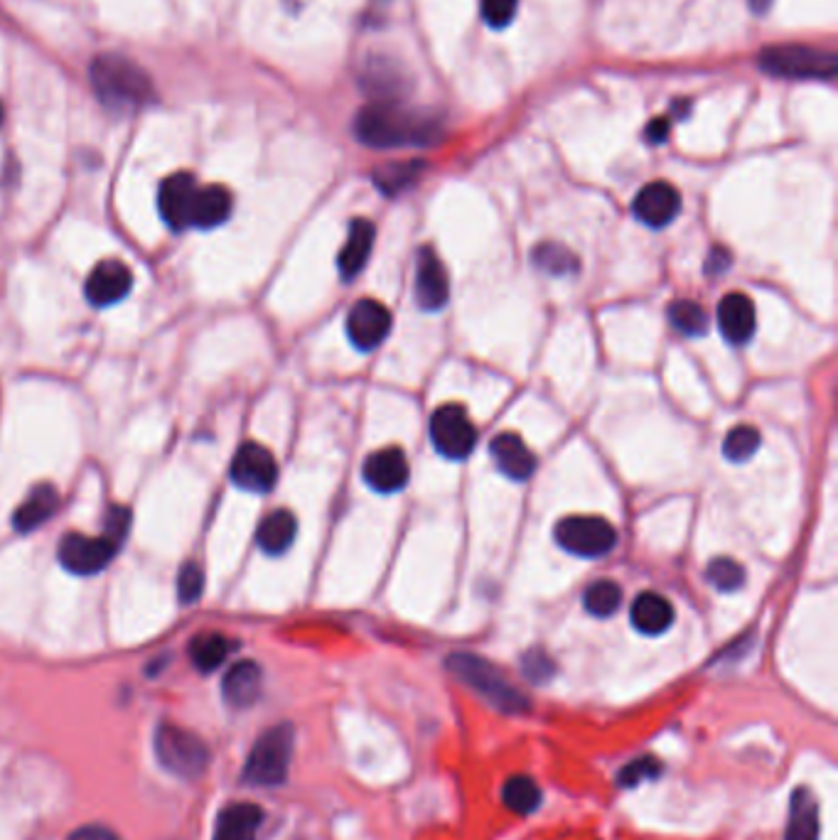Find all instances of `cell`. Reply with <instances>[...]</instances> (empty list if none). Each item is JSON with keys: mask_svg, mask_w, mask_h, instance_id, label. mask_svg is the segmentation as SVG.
Wrapping results in <instances>:
<instances>
[{"mask_svg": "<svg viewBox=\"0 0 838 840\" xmlns=\"http://www.w3.org/2000/svg\"><path fill=\"white\" fill-rule=\"evenodd\" d=\"M354 135L366 148H428L440 141L443 129L435 115L421 109H408L401 101H374L354 119Z\"/></svg>", "mask_w": 838, "mask_h": 840, "instance_id": "cell-1", "label": "cell"}, {"mask_svg": "<svg viewBox=\"0 0 838 840\" xmlns=\"http://www.w3.org/2000/svg\"><path fill=\"white\" fill-rule=\"evenodd\" d=\"M89 77L97 99L111 111H135L155 99L151 77L145 75V69H141L135 62L125 57H97L91 65Z\"/></svg>", "mask_w": 838, "mask_h": 840, "instance_id": "cell-2", "label": "cell"}, {"mask_svg": "<svg viewBox=\"0 0 838 840\" xmlns=\"http://www.w3.org/2000/svg\"><path fill=\"white\" fill-rule=\"evenodd\" d=\"M445 668L460 684L475 690L482 700L505 712V716H521V712L529 710V698L515 684H509L505 674H499L497 666H492L489 661L475 654H453L448 656Z\"/></svg>", "mask_w": 838, "mask_h": 840, "instance_id": "cell-3", "label": "cell"}, {"mask_svg": "<svg viewBox=\"0 0 838 840\" xmlns=\"http://www.w3.org/2000/svg\"><path fill=\"white\" fill-rule=\"evenodd\" d=\"M293 748H296V730L290 722L268 728L251 748L244 764V782L251 786H280L288 780Z\"/></svg>", "mask_w": 838, "mask_h": 840, "instance_id": "cell-4", "label": "cell"}, {"mask_svg": "<svg viewBox=\"0 0 838 840\" xmlns=\"http://www.w3.org/2000/svg\"><path fill=\"white\" fill-rule=\"evenodd\" d=\"M762 71L778 79H800V81H831L838 71V59L834 52H824L809 45H772L758 55Z\"/></svg>", "mask_w": 838, "mask_h": 840, "instance_id": "cell-5", "label": "cell"}, {"mask_svg": "<svg viewBox=\"0 0 838 840\" xmlns=\"http://www.w3.org/2000/svg\"><path fill=\"white\" fill-rule=\"evenodd\" d=\"M153 748L163 770L170 772L173 776H180V780H197V776H202L207 772L209 760H212V752H209L207 742L200 734L180 726H173V722L158 726L153 738Z\"/></svg>", "mask_w": 838, "mask_h": 840, "instance_id": "cell-6", "label": "cell"}, {"mask_svg": "<svg viewBox=\"0 0 838 840\" xmlns=\"http://www.w3.org/2000/svg\"><path fill=\"white\" fill-rule=\"evenodd\" d=\"M556 543L575 559H603L617 545V531L603 517H565L556 523Z\"/></svg>", "mask_w": 838, "mask_h": 840, "instance_id": "cell-7", "label": "cell"}, {"mask_svg": "<svg viewBox=\"0 0 838 840\" xmlns=\"http://www.w3.org/2000/svg\"><path fill=\"white\" fill-rule=\"evenodd\" d=\"M431 443L440 457L445 460H467L477 445V428L470 420L467 411L457 404H445L431 416Z\"/></svg>", "mask_w": 838, "mask_h": 840, "instance_id": "cell-8", "label": "cell"}, {"mask_svg": "<svg viewBox=\"0 0 838 840\" xmlns=\"http://www.w3.org/2000/svg\"><path fill=\"white\" fill-rule=\"evenodd\" d=\"M119 545L113 543L107 535H81L69 533L65 541L59 543V563L65 565L69 573L75 575H97L99 571L107 568L113 555H117Z\"/></svg>", "mask_w": 838, "mask_h": 840, "instance_id": "cell-9", "label": "cell"}, {"mask_svg": "<svg viewBox=\"0 0 838 840\" xmlns=\"http://www.w3.org/2000/svg\"><path fill=\"white\" fill-rule=\"evenodd\" d=\"M278 479V465L271 450L258 443H244L232 460V482L236 487L264 495L271 491Z\"/></svg>", "mask_w": 838, "mask_h": 840, "instance_id": "cell-10", "label": "cell"}, {"mask_svg": "<svg viewBox=\"0 0 838 840\" xmlns=\"http://www.w3.org/2000/svg\"><path fill=\"white\" fill-rule=\"evenodd\" d=\"M348 338L352 346H357L360 352H372L376 346H382L392 332V312L386 310L382 302L376 300H357L348 312V322H344Z\"/></svg>", "mask_w": 838, "mask_h": 840, "instance_id": "cell-11", "label": "cell"}, {"mask_svg": "<svg viewBox=\"0 0 838 840\" xmlns=\"http://www.w3.org/2000/svg\"><path fill=\"white\" fill-rule=\"evenodd\" d=\"M679 212H681V195L674 185H669L664 180L644 185L632 202L635 219L649 229L669 226L679 217Z\"/></svg>", "mask_w": 838, "mask_h": 840, "instance_id": "cell-12", "label": "cell"}, {"mask_svg": "<svg viewBox=\"0 0 838 840\" xmlns=\"http://www.w3.org/2000/svg\"><path fill=\"white\" fill-rule=\"evenodd\" d=\"M362 477L376 495H396L408 485L411 469L401 447H384L364 460Z\"/></svg>", "mask_w": 838, "mask_h": 840, "instance_id": "cell-13", "label": "cell"}, {"mask_svg": "<svg viewBox=\"0 0 838 840\" xmlns=\"http://www.w3.org/2000/svg\"><path fill=\"white\" fill-rule=\"evenodd\" d=\"M133 288V273L123 261H101L89 273L84 296L93 308H111L129 296Z\"/></svg>", "mask_w": 838, "mask_h": 840, "instance_id": "cell-14", "label": "cell"}, {"mask_svg": "<svg viewBox=\"0 0 838 840\" xmlns=\"http://www.w3.org/2000/svg\"><path fill=\"white\" fill-rule=\"evenodd\" d=\"M450 283L448 273L431 246L418 251L416 261V302L426 312H438L448 306Z\"/></svg>", "mask_w": 838, "mask_h": 840, "instance_id": "cell-15", "label": "cell"}, {"mask_svg": "<svg viewBox=\"0 0 838 840\" xmlns=\"http://www.w3.org/2000/svg\"><path fill=\"white\" fill-rule=\"evenodd\" d=\"M197 190H200V187H197L195 177L187 173H175L161 185L158 207L167 226L170 229L190 226Z\"/></svg>", "mask_w": 838, "mask_h": 840, "instance_id": "cell-16", "label": "cell"}, {"mask_svg": "<svg viewBox=\"0 0 838 840\" xmlns=\"http://www.w3.org/2000/svg\"><path fill=\"white\" fill-rule=\"evenodd\" d=\"M758 328V314L746 292H728L718 302V330L723 340L732 346H742L752 340Z\"/></svg>", "mask_w": 838, "mask_h": 840, "instance_id": "cell-17", "label": "cell"}, {"mask_svg": "<svg viewBox=\"0 0 838 840\" xmlns=\"http://www.w3.org/2000/svg\"><path fill=\"white\" fill-rule=\"evenodd\" d=\"M489 455L501 475L511 482H527L537 472V457L517 433H499L492 438Z\"/></svg>", "mask_w": 838, "mask_h": 840, "instance_id": "cell-18", "label": "cell"}, {"mask_svg": "<svg viewBox=\"0 0 838 840\" xmlns=\"http://www.w3.org/2000/svg\"><path fill=\"white\" fill-rule=\"evenodd\" d=\"M630 622L639 634L659 637L674 625V605L659 593H639L630 607Z\"/></svg>", "mask_w": 838, "mask_h": 840, "instance_id": "cell-19", "label": "cell"}, {"mask_svg": "<svg viewBox=\"0 0 838 840\" xmlns=\"http://www.w3.org/2000/svg\"><path fill=\"white\" fill-rule=\"evenodd\" d=\"M261 684H264V674H261L256 661H236L222 678V696L227 706L239 710L251 708L261 696Z\"/></svg>", "mask_w": 838, "mask_h": 840, "instance_id": "cell-20", "label": "cell"}, {"mask_svg": "<svg viewBox=\"0 0 838 840\" xmlns=\"http://www.w3.org/2000/svg\"><path fill=\"white\" fill-rule=\"evenodd\" d=\"M374 239H376V229L370 219H354V222L350 224L348 241H344V246L338 256V268H340L342 280L357 278L364 270L366 261H370L372 256Z\"/></svg>", "mask_w": 838, "mask_h": 840, "instance_id": "cell-21", "label": "cell"}, {"mask_svg": "<svg viewBox=\"0 0 838 840\" xmlns=\"http://www.w3.org/2000/svg\"><path fill=\"white\" fill-rule=\"evenodd\" d=\"M261 824H264L261 806L249 802L229 804L217 816L212 840H256Z\"/></svg>", "mask_w": 838, "mask_h": 840, "instance_id": "cell-22", "label": "cell"}, {"mask_svg": "<svg viewBox=\"0 0 838 840\" xmlns=\"http://www.w3.org/2000/svg\"><path fill=\"white\" fill-rule=\"evenodd\" d=\"M819 802H816L812 789L800 786L790 799V818L784 840H819Z\"/></svg>", "mask_w": 838, "mask_h": 840, "instance_id": "cell-23", "label": "cell"}, {"mask_svg": "<svg viewBox=\"0 0 838 840\" xmlns=\"http://www.w3.org/2000/svg\"><path fill=\"white\" fill-rule=\"evenodd\" d=\"M298 535V519L288 509H276L261 521L256 531L258 549L268 555H283Z\"/></svg>", "mask_w": 838, "mask_h": 840, "instance_id": "cell-24", "label": "cell"}, {"mask_svg": "<svg viewBox=\"0 0 838 840\" xmlns=\"http://www.w3.org/2000/svg\"><path fill=\"white\" fill-rule=\"evenodd\" d=\"M57 507H59L57 489L52 485H37L13 513V527L20 533L35 531L42 527V523L49 521V517L57 511Z\"/></svg>", "mask_w": 838, "mask_h": 840, "instance_id": "cell-25", "label": "cell"}, {"mask_svg": "<svg viewBox=\"0 0 838 840\" xmlns=\"http://www.w3.org/2000/svg\"><path fill=\"white\" fill-rule=\"evenodd\" d=\"M229 214H232V195H229L227 187L222 185L200 187L195 197L190 226L214 229L219 224H224Z\"/></svg>", "mask_w": 838, "mask_h": 840, "instance_id": "cell-26", "label": "cell"}, {"mask_svg": "<svg viewBox=\"0 0 838 840\" xmlns=\"http://www.w3.org/2000/svg\"><path fill=\"white\" fill-rule=\"evenodd\" d=\"M229 651H232V642H229L224 634H217V632L200 634L190 642V659L195 668L202 671V674H212V671L222 666L229 656Z\"/></svg>", "mask_w": 838, "mask_h": 840, "instance_id": "cell-27", "label": "cell"}, {"mask_svg": "<svg viewBox=\"0 0 838 840\" xmlns=\"http://www.w3.org/2000/svg\"><path fill=\"white\" fill-rule=\"evenodd\" d=\"M501 802H505L509 811L529 816L541 806V789L529 776H509L505 786H501Z\"/></svg>", "mask_w": 838, "mask_h": 840, "instance_id": "cell-28", "label": "cell"}, {"mask_svg": "<svg viewBox=\"0 0 838 840\" xmlns=\"http://www.w3.org/2000/svg\"><path fill=\"white\" fill-rule=\"evenodd\" d=\"M622 605V590L615 581L591 583L583 593L585 612L593 617H613Z\"/></svg>", "mask_w": 838, "mask_h": 840, "instance_id": "cell-29", "label": "cell"}, {"mask_svg": "<svg viewBox=\"0 0 838 840\" xmlns=\"http://www.w3.org/2000/svg\"><path fill=\"white\" fill-rule=\"evenodd\" d=\"M669 322H672V328L684 334V338H701V334H706L708 330V314L694 300H676L674 306L669 308Z\"/></svg>", "mask_w": 838, "mask_h": 840, "instance_id": "cell-30", "label": "cell"}, {"mask_svg": "<svg viewBox=\"0 0 838 840\" xmlns=\"http://www.w3.org/2000/svg\"><path fill=\"white\" fill-rule=\"evenodd\" d=\"M423 170V163H392L384 165L374 173V183L384 195H399L408 185L418 180V175Z\"/></svg>", "mask_w": 838, "mask_h": 840, "instance_id": "cell-31", "label": "cell"}, {"mask_svg": "<svg viewBox=\"0 0 838 840\" xmlns=\"http://www.w3.org/2000/svg\"><path fill=\"white\" fill-rule=\"evenodd\" d=\"M762 445V435L758 433V428L752 425H736L723 440V455H726L728 462H748L752 455L758 453Z\"/></svg>", "mask_w": 838, "mask_h": 840, "instance_id": "cell-32", "label": "cell"}, {"mask_svg": "<svg viewBox=\"0 0 838 840\" xmlns=\"http://www.w3.org/2000/svg\"><path fill=\"white\" fill-rule=\"evenodd\" d=\"M533 264H537L541 270H547L549 276H571V273L578 270V258L571 254L569 248L561 244H541L533 251Z\"/></svg>", "mask_w": 838, "mask_h": 840, "instance_id": "cell-33", "label": "cell"}, {"mask_svg": "<svg viewBox=\"0 0 838 840\" xmlns=\"http://www.w3.org/2000/svg\"><path fill=\"white\" fill-rule=\"evenodd\" d=\"M706 577L718 593H736L740 590L742 583H746V568H742L738 561L723 555V559H714L708 563Z\"/></svg>", "mask_w": 838, "mask_h": 840, "instance_id": "cell-34", "label": "cell"}, {"mask_svg": "<svg viewBox=\"0 0 838 840\" xmlns=\"http://www.w3.org/2000/svg\"><path fill=\"white\" fill-rule=\"evenodd\" d=\"M659 774H662V762L647 754V758H639V760H632L630 764H625V770L617 774V784L625 786V789H635V786H639L642 782L657 780Z\"/></svg>", "mask_w": 838, "mask_h": 840, "instance_id": "cell-35", "label": "cell"}, {"mask_svg": "<svg viewBox=\"0 0 838 840\" xmlns=\"http://www.w3.org/2000/svg\"><path fill=\"white\" fill-rule=\"evenodd\" d=\"M521 674L527 676L531 684L543 686V684H549L553 674H556V664H553L547 651L531 649L521 656Z\"/></svg>", "mask_w": 838, "mask_h": 840, "instance_id": "cell-36", "label": "cell"}, {"mask_svg": "<svg viewBox=\"0 0 838 840\" xmlns=\"http://www.w3.org/2000/svg\"><path fill=\"white\" fill-rule=\"evenodd\" d=\"M205 590V573L197 563H185L177 573V595L185 605H192L202 597Z\"/></svg>", "mask_w": 838, "mask_h": 840, "instance_id": "cell-37", "label": "cell"}, {"mask_svg": "<svg viewBox=\"0 0 838 840\" xmlns=\"http://www.w3.org/2000/svg\"><path fill=\"white\" fill-rule=\"evenodd\" d=\"M519 10V0H482L479 13L482 20L492 27V30H505L511 20H515Z\"/></svg>", "mask_w": 838, "mask_h": 840, "instance_id": "cell-38", "label": "cell"}, {"mask_svg": "<svg viewBox=\"0 0 838 840\" xmlns=\"http://www.w3.org/2000/svg\"><path fill=\"white\" fill-rule=\"evenodd\" d=\"M131 527V513L129 509L123 507H113L109 513H107V539H111L117 545H121L125 531H129Z\"/></svg>", "mask_w": 838, "mask_h": 840, "instance_id": "cell-39", "label": "cell"}, {"mask_svg": "<svg viewBox=\"0 0 838 840\" xmlns=\"http://www.w3.org/2000/svg\"><path fill=\"white\" fill-rule=\"evenodd\" d=\"M67 840H121L111 828L101 826V824H91V826H81L75 833H69Z\"/></svg>", "mask_w": 838, "mask_h": 840, "instance_id": "cell-40", "label": "cell"}, {"mask_svg": "<svg viewBox=\"0 0 838 840\" xmlns=\"http://www.w3.org/2000/svg\"><path fill=\"white\" fill-rule=\"evenodd\" d=\"M669 129H672V123H669L666 115H659V119H652V121H649V125H647V131H644L647 143L662 145L669 139Z\"/></svg>", "mask_w": 838, "mask_h": 840, "instance_id": "cell-41", "label": "cell"}, {"mask_svg": "<svg viewBox=\"0 0 838 840\" xmlns=\"http://www.w3.org/2000/svg\"><path fill=\"white\" fill-rule=\"evenodd\" d=\"M706 264H708V266H706L708 273H723V270H728V268H730V254H728V251L723 248V246H716V248L708 254Z\"/></svg>", "mask_w": 838, "mask_h": 840, "instance_id": "cell-42", "label": "cell"}, {"mask_svg": "<svg viewBox=\"0 0 838 840\" xmlns=\"http://www.w3.org/2000/svg\"><path fill=\"white\" fill-rule=\"evenodd\" d=\"M770 3H772V0H750V5H752V10H756V13H758V15H762V13H768V8H770Z\"/></svg>", "mask_w": 838, "mask_h": 840, "instance_id": "cell-43", "label": "cell"}, {"mask_svg": "<svg viewBox=\"0 0 838 840\" xmlns=\"http://www.w3.org/2000/svg\"><path fill=\"white\" fill-rule=\"evenodd\" d=\"M0 121H3V109H0Z\"/></svg>", "mask_w": 838, "mask_h": 840, "instance_id": "cell-44", "label": "cell"}]
</instances>
